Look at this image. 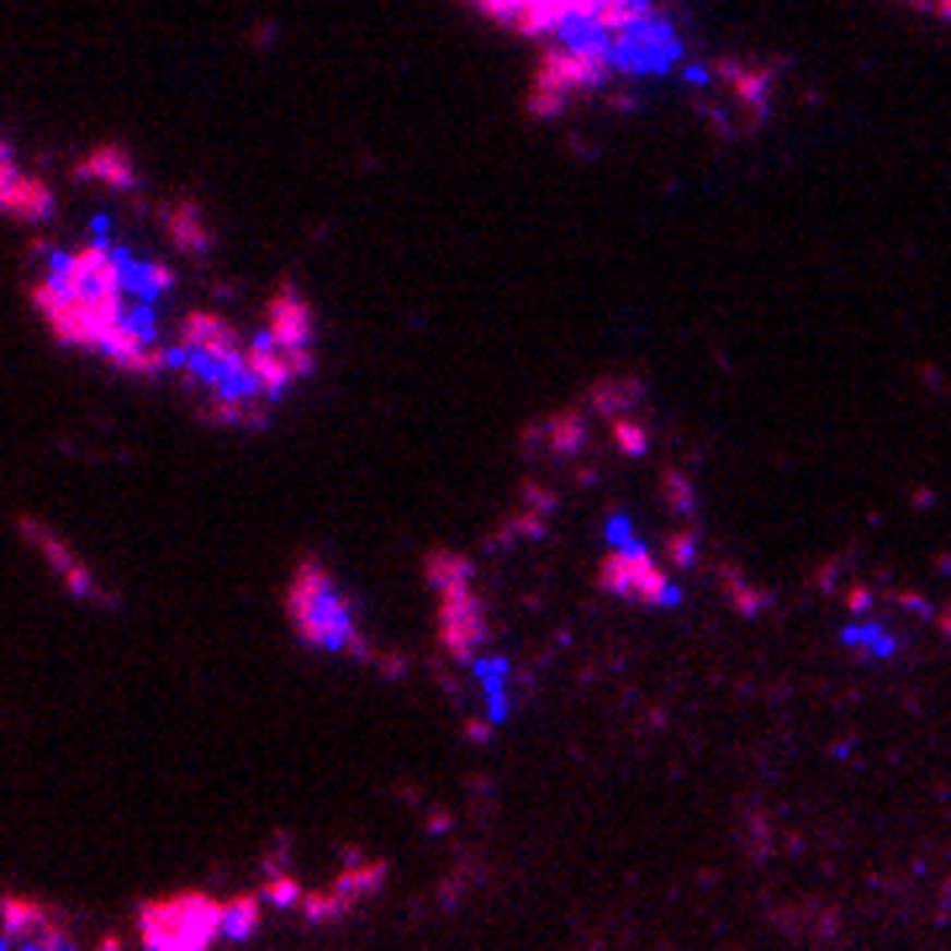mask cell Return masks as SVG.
<instances>
[{
    "label": "cell",
    "instance_id": "4",
    "mask_svg": "<svg viewBox=\"0 0 951 951\" xmlns=\"http://www.w3.org/2000/svg\"><path fill=\"white\" fill-rule=\"evenodd\" d=\"M598 581L609 587V592H618V598H635V603H655V609H672V603H682V587L666 571H661V561L650 555L646 544H618L609 561H603V571H598Z\"/></svg>",
    "mask_w": 951,
    "mask_h": 951
},
{
    "label": "cell",
    "instance_id": "18",
    "mask_svg": "<svg viewBox=\"0 0 951 951\" xmlns=\"http://www.w3.org/2000/svg\"><path fill=\"white\" fill-rule=\"evenodd\" d=\"M609 429H613V444H618L624 455H646V449H650L646 418H635V412H629V418H613Z\"/></svg>",
    "mask_w": 951,
    "mask_h": 951
},
{
    "label": "cell",
    "instance_id": "22",
    "mask_svg": "<svg viewBox=\"0 0 951 951\" xmlns=\"http://www.w3.org/2000/svg\"><path fill=\"white\" fill-rule=\"evenodd\" d=\"M904 5H919V11H936V16H951V0H904Z\"/></svg>",
    "mask_w": 951,
    "mask_h": 951
},
{
    "label": "cell",
    "instance_id": "14",
    "mask_svg": "<svg viewBox=\"0 0 951 951\" xmlns=\"http://www.w3.org/2000/svg\"><path fill=\"white\" fill-rule=\"evenodd\" d=\"M587 408L613 423V418H629V412L646 408V392H640V381H635V375H609V381H598V386H592Z\"/></svg>",
    "mask_w": 951,
    "mask_h": 951
},
{
    "label": "cell",
    "instance_id": "3",
    "mask_svg": "<svg viewBox=\"0 0 951 951\" xmlns=\"http://www.w3.org/2000/svg\"><path fill=\"white\" fill-rule=\"evenodd\" d=\"M609 64L613 74H666L682 64V37L672 33L666 16H640L635 27L609 33Z\"/></svg>",
    "mask_w": 951,
    "mask_h": 951
},
{
    "label": "cell",
    "instance_id": "6",
    "mask_svg": "<svg viewBox=\"0 0 951 951\" xmlns=\"http://www.w3.org/2000/svg\"><path fill=\"white\" fill-rule=\"evenodd\" d=\"M170 349H174V360H185V354H202V360H238V354L249 349V339L238 334L222 312L196 306V312L180 317V334H174Z\"/></svg>",
    "mask_w": 951,
    "mask_h": 951
},
{
    "label": "cell",
    "instance_id": "15",
    "mask_svg": "<svg viewBox=\"0 0 951 951\" xmlns=\"http://www.w3.org/2000/svg\"><path fill=\"white\" fill-rule=\"evenodd\" d=\"M80 174L85 180H101V185H117V191H128V185H137V174H133V159L117 148V143H101L85 165H80Z\"/></svg>",
    "mask_w": 951,
    "mask_h": 951
},
{
    "label": "cell",
    "instance_id": "13",
    "mask_svg": "<svg viewBox=\"0 0 951 951\" xmlns=\"http://www.w3.org/2000/svg\"><path fill=\"white\" fill-rule=\"evenodd\" d=\"M165 233H170V243L180 249V254H191V260L212 254V222L202 217V206L196 202L165 206Z\"/></svg>",
    "mask_w": 951,
    "mask_h": 951
},
{
    "label": "cell",
    "instance_id": "9",
    "mask_svg": "<svg viewBox=\"0 0 951 951\" xmlns=\"http://www.w3.org/2000/svg\"><path fill=\"white\" fill-rule=\"evenodd\" d=\"M249 371L260 375L265 397L275 402V397H286V392L312 371V349H291V344L270 339V334H254V339H249Z\"/></svg>",
    "mask_w": 951,
    "mask_h": 951
},
{
    "label": "cell",
    "instance_id": "20",
    "mask_svg": "<svg viewBox=\"0 0 951 951\" xmlns=\"http://www.w3.org/2000/svg\"><path fill=\"white\" fill-rule=\"evenodd\" d=\"M661 566H693V555H698V534H693V523H682L677 534H666V544H661Z\"/></svg>",
    "mask_w": 951,
    "mask_h": 951
},
{
    "label": "cell",
    "instance_id": "7",
    "mask_svg": "<svg viewBox=\"0 0 951 951\" xmlns=\"http://www.w3.org/2000/svg\"><path fill=\"white\" fill-rule=\"evenodd\" d=\"M22 540L33 544L37 555H43V561H48V566L59 571V581H64L74 598H85V603H111V592H106L101 581L91 577V566H85V561H80V555H74V550H69V544L59 540L53 529H43L37 518H22Z\"/></svg>",
    "mask_w": 951,
    "mask_h": 951
},
{
    "label": "cell",
    "instance_id": "17",
    "mask_svg": "<svg viewBox=\"0 0 951 951\" xmlns=\"http://www.w3.org/2000/svg\"><path fill=\"white\" fill-rule=\"evenodd\" d=\"M423 571H429V587H434V592H449V587H471V561H466V555H455V550H434Z\"/></svg>",
    "mask_w": 951,
    "mask_h": 951
},
{
    "label": "cell",
    "instance_id": "11",
    "mask_svg": "<svg viewBox=\"0 0 951 951\" xmlns=\"http://www.w3.org/2000/svg\"><path fill=\"white\" fill-rule=\"evenodd\" d=\"M265 334L291 349H312V306L297 286H275L270 306H265Z\"/></svg>",
    "mask_w": 951,
    "mask_h": 951
},
{
    "label": "cell",
    "instance_id": "2",
    "mask_svg": "<svg viewBox=\"0 0 951 951\" xmlns=\"http://www.w3.org/2000/svg\"><path fill=\"white\" fill-rule=\"evenodd\" d=\"M137 936L148 951H212L222 936V904L212 893H174V899H148L137 910Z\"/></svg>",
    "mask_w": 951,
    "mask_h": 951
},
{
    "label": "cell",
    "instance_id": "5",
    "mask_svg": "<svg viewBox=\"0 0 951 951\" xmlns=\"http://www.w3.org/2000/svg\"><path fill=\"white\" fill-rule=\"evenodd\" d=\"M0 212H5L11 222H48V217H53V191H48V180H37L33 170H22L5 137H0Z\"/></svg>",
    "mask_w": 951,
    "mask_h": 951
},
{
    "label": "cell",
    "instance_id": "19",
    "mask_svg": "<svg viewBox=\"0 0 951 951\" xmlns=\"http://www.w3.org/2000/svg\"><path fill=\"white\" fill-rule=\"evenodd\" d=\"M666 508H672V518H682V523H693L698 518V503H693V481L682 471H666Z\"/></svg>",
    "mask_w": 951,
    "mask_h": 951
},
{
    "label": "cell",
    "instance_id": "12",
    "mask_svg": "<svg viewBox=\"0 0 951 951\" xmlns=\"http://www.w3.org/2000/svg\"><path fill=\"white\" fill-rule=\"evenodd\" d=\"M529 444H544L555 460H571V455H581V444H587V412L566 408V412H555V418H544V423L529 429Z\"/></svg>",
    "mask_w": 951,
    "mask_h": 951
},
{
    "label": "cell",
    "instance_id": "8",
    "mask_svg": "<svg viewBox=\"0 0 951 951\" xmlns=\"http://www.w3.org/2000/svg\"><path fill=\"white\" fill-rule=\"evenodd\" d=\"M440 640L455 661H475V650L486 646V618L471 587H449L440 592Z\"/></svg>",
    "mask_w": 951,
    "mask_h": 951
},
{
    "label": "cell",
    "instance_id": "21",
    "mask_svg": "<svg viewBox=\"0 0 951 951\" xmlns=\"http://www.w3.org/2000/svg\"><path fill=\"white\" fill-rule=\"evenodd\" d=\"M846 646L867 650V655H893V650H899V640H893L888 629H872V624H862V629H846Z\"/></svg>",
    "mask_w": 951,
    "mask_h": 951
},
{
    "label": "cell",
    "instance_id": "16",
    "mask_svg": "<svg viewBox=\"0 0 951 951\" xmlns=\"http://www.w3.org/2000/svg\"><path fill=\"white\" fill-rule=\"evenodd\" d=\"M265 915V893H238L222 904V941H249Z\"/></svg>",
    "mask_w": 951,
    "mask_h": 951
},
{
    "label": "cell",
    "instance_id": "10",
    "mask_svg": "<svg viewBox=\"0 0 951 951\" xmlns=\"http://www.w3.org/2000/svg\"><path fill=\"white\" fill-rule=\"evenodd\" d=\"M64 915L43 899H22V893H0V936L11 947H27V941H43L48 930H59Z\"/></svg>",
    "mask_w": 951,
    "mask_h": 951
},
{
    "label": "cell",
    "instance_id": "1",
    "mask_svg": "<svg viewBox=\"0 0 951 951\" xmlns=\"http://www.w3.org/2000/svg\"><path fill=\"white\" fill-rule=\"evenodd\" d=\"M286 609H291V629L297 640L312 650H334V655H360V661H375L371 640L360 635L354 613L344 603V592L334 587L328 566L302 555L297 571H291V592H286Z\"/></svg>",
    "mask_w": 951,
    "mask_h": 951
}]
</instances>
